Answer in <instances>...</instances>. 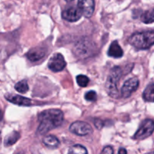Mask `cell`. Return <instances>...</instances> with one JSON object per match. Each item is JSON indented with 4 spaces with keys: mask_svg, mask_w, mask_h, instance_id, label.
Wrapping results in <instances>:
<instances>
[{
    "mask_svg": "<svg viewBox=\"0 0 154 154\" xmlns=\"http://www.w3.org/2000/svg\"><path fill=\"white\" fill-rule=\"evenodd\" d=\"M20 137V133L16 131H13V132H11V134H9L5 137L4 144H5V146H11V145L14 144L19 140Z\"/></svg>",
    "mask_w": 154,
    "mask_h": 154,
    "instance_id": "5bb4252c",
    "label": "cell"
},
{
    "mask_svg": "<svg viewBox=\"0 0 154 154\" xmlns=\"http://www.w3.org/2000/svg\"><path fill=\"white\" fill-rule=\"evenodd\" d=\"M85 99L88 101L94 102L97 100V94L94 91H89L85 94Z\"/></svg>",
    "mask_w": 154,
    "mask_h": 154,
    "instance_id": "44dd1931",
    "label": "cell"
},
{
    "mask_svg": "<svg viewBox=\"0 0 154 154\" xmlns=\"http://www.w3.org/2000/svg\"><path fill=\"white\" fill-rule=\"evenodd\" d=\"M130 45L137 49H147L154 45V31L136 32L128 38Z\"/></svg>",
    "mask_w": 154,
    "mask_h": 154,
    "instance_id": "7a4b0ae2",
    "label": "cell"
},
{
    "mask_svg": "<svg viewBox=\"0 0 154 154\" xmlns=\"http://www.w3.org/2000/svg\"><path fill=\"white\" fill-rule=\"evenodd\" d=\"M139 86V79L137 77H133L126 80L121 89V94L123 97H129Z\"/></svg>",
    "mask_w": 154,
    "mask_h": 154,
    "instance_id": "ba28073f",
    "label": "cell"
},
{
    "mask_svg": "<svg viewBox=\"0 0 154 154\" xmlns=\"http://www.w3.org/2000/svg\"><path fill=\"white\" fill-rule=\"evenodd\" d=\"M153 131L154 121L149 119H145L134 134V138L136 140H143L149 137Z\"/></svg>",
    "mask_w": 154,
    "mask_h": 154,
    "instance_id": "5b68a950",
    "label": "cell"
},
{
    "mask_svg": "<svg viewBox=\"0 0 154 154\" xmlns=\"http://www.w3.org/2000/svg\"><path fill=\"white\" fill-rule=\"evenodd\" d=\"M100 154H113V149L112 146H106L103 148Z\"/></svg>",
    "mask_w": 154,
    "mask_h": 154,
    "instance_id": "7402d4cb",
    "label": "cell"
},
{
    "mask_svg": "<svg viewBox=\"0 0 154 154\" xmlns=\"http://www.w3.org/2000/svg\"><path fill=\"white\" fill-rule=\"evenodd\" d=\"M122 73V71L119 66H114L109 72L106 81L105 88L106 92L113 98H118L119 96V91L117 88V82L120 79Z\"/></svg>",
    "mask_w": 154,
    "mask_h": 154,
    "instance_id": "3957f363",
    "label": "cell"
},
{
    "mask_svg": "<svg viewBox=\"0 0 154 154\" xmlns=\"http://www.w3.org/2000/svg\"><path fill=\"white\" fill-rule=\"evenodd\" d=\"M96 45L89 38H84L76 42L73 48L74 54L80 59H86L95 54Z\"/></svg>",
    "mask_w": 154,
    "mask_h": 154,
    "instance_id": "277c9868",
    "label": "cell"
},
{
    "mask_svg": "<svg viewBox=\"0 0 154 154\" xmlns=\"http://www.w3.org/2000/svg\"><path fill=\"white\" fill-rule=\"evenodd\" d=\"M107 54L109 57H114V58H120L123 56V50L122 49L117 41H114L111 43Z\"/></svg>",
    "mask_w": 154,
    "mask_h": 154,
    "instance_id": "4fadbf2b",
    "label": "cell"
},
{
    "mask_svg": "<svg viewBox=\"0 0 154 154\" xmlns=\"http://www.w3.org/2000/svg\"><path fill=\"white\" fill-rule=\"evenodd\" d=\"M5 99L14 104L18 105V106H29L32 105V100L27 97H23L20 95H16L13 94H6L5 95Z\"/></svg>",
    "mask_w": 154,
    "mask_h": 154,
    "instance_id": "8fae6325",
    "label": "cell"
},
{
    "mask_svg": "<svg viewBox=\"0 0 154 154\" xmlns=\"http://www.w3.org/2000/svg\"><path fill=\"white\" fill-rule=\"evenodd\" d=\"M76 82L79 86L86 87L89 82V79L85 75H79L76 76Z\"/></svg>",
    "mask_w": 154,
    "mask_h": 154,
    "instance_id": "ffe728a7",
    "label": "cell"
},
{
    "mask_svg": "<svg viewBox=\"0 0 154 154\" xmlns=\"http://www.w3.org/2000/svg\"><path fill=\"white\" fill-rule=\"evenodd\" d=\"M14 88L18 92L24 94V93L27 92L29 91V85H28L26 80L23 79V80H21L17 82V83H16V85H14Z\"/></svg>",
    "mask_w": 154,
    "mask_h": 154,
    "instance_id": "d6986e66",
    "label": "cell"
},
{
    "mask_svg": "<svg viewBox=\"0 0 154 154\" xmlns=\"http://www.w3.org/2000/svg\"><path fill=\"white\" fill-rule=\"evenodd\" d=\"M45 51H46L45 48H42V47H35V48H31L26 53V57L30 61H38L45 55Z\"/></svg>",
    "mask_w": 154,
    "mask_h": 154,
    "instance_id": "7c38bea8",
    "label": "cell"
},
{
    "mask_svg": "<svg viewBox=\"0 0 154 154\" xmlns=\"http://www.w3.org/2000/svg\"><path fill=\"white\" fill-rule=\"evenodd\" d=\"M69 154H88V151L82 145L75 144L69 148Z\"/></svg>",
    "mask_w": 154,
    "mask_h": 154,
    "instance_id": "ac0fdd59",
    "label": "cell"
},
{
    "mask_svg": "<svg viewBox=\"0 0 154 154\" xmlns=\"http://www.w3.org/2000/svg\"><path fill=\"white\" fill-rule=\"evenodd\" d=\"M94 125H95V126L97 127L98 129H100V128H103V121H102V120L97 119H95V120H94Z\"/></svg>",
    "mask_w": 154,
    "mask_h": 154,
    "instance_id": "603a6c76",
    "label": "cell"
},
{
    "mask_svg": "<svg viewBox=\"0 0 154 154\" xmlns=\"http://www.w3.org/2000/svg\"><path fill=\"white\" fill-rule=\"evenodd\" d=\"M143 97L146 101L154 102V83L150 84L145 88Z\"/></svg>",
    "mask_w": 154,
    "mask_h": 154,
    "instance_id": "2e32d148",
    "label": "cell"
},
{
    "mask_svg": "<svg viewBox=\"0 0 154 154\" xmlns=\"http://www.w3.org/2000/svg\"><path fill=\"white\" fill-rule=\"evenodd\" d=\"M38 120L39 122L38 133L45 134L61 125L63 121V113L59 109H45L38 114Z\"/></svg>",
    "mask_w": 154,
    "mask_h": 154,
    "instance_id": "6da1fadb",
    "label": "cell"
},
{
    "mask_svg": "<svg viewBox=\"0 0 154 154\" xmlns=\"http://www.w3.org/2000/svg\"><path fill=\"white\" fill-rule=\"evenodd\" d=\"M43 143L49 148H56L59 145V140L54 135H47L43 138Z\"/></svg>",
    "mask_w": 154,
    "mask_h": 154,
    "instance_id": "9a60e30c",
    "label": "cell"
},
{
    "mask_svg": "<svg viewBox=\"0 0 154 154\" xmlns=\"http://www.w3.org/2000/svg\"><path fill=\"white\" fill-rule=\"evenodd\" d=\"M119 154H127L126 149H124V148H121L119 149Z\"/></svg>",
    "mask_w": 154,
    "mask_h": 154,
    "instance_id": "cb8c5ba5",
    "label": "cell"
},
{
    "mask_svg": "<svg viewBox=\"0 0 154 154\" xmlns=\"http://www.w3.org/2000/svg\"><path fill=\"white\" fill-rule=\"evenodd\" d=\"M2 118H3V112L2 110H0V121L2 120Z\"/></svg>",
    "mask_w": 154,
    "mask_h": 154,
    "instance_id": "d4e9b609",
    "label": "cell"
},
{
    "mask_svg": "<svg viewBox=\"0 0 154 154\" xmlns=\"http://www.w3.org/2000/svg\"><path fill=\"white\" fill-rule=\"evenodd\" d=\"M66 64L63 56L60 53H55L48 60V66L53 72H60L64 69Z\"/></svg>",
    "mask_w": 154,
    "mask_h": 154,
    "instance_id": "52a82bcc",
    "label": "cell"
},
{
    "mask_svg": "<svg viewBox=\"0 0 154 154\" xmlns=\"http://www.w3.org/2000/svg\"><path fill=\"white\" fill-rule=\"evenodd\" d=\"M82 16L79 8L69 7L62 12V18L69 22H75L79 20Z\"/></svg>",
    "mask_w": 154,
    "mask_h": 154,
    "instance_id": "30bf717a",
    "label": "cell"
},
{
    "mask_svg": "<svg viewBox=\"0 0 154 154\" xmlns=\"http://www.w3.org/2000/svg\"><path fill=\"white\" fill-rule=\"evenodd\" d=\"M78 8L85 17H91L94 11V0H79Z\"/></svg>",
    "mask_w": 154,
    "mask_h": 154,
    "instance_id": "9c48e42d",
    "label": "cell"
},
{
    "mask_svg": "<svg viewBox=\"0 0 154 154\" xmlns=\"http://www.w3.org/2000/svg\"><path fill=\"white\" fill-rule=\"evenodd\" d=\"M149 154H154V151H152V152H149Z\"/></svg>",
    "mask_w": 154,
    "mask_h": 154,
    "instance_id": "484cf974",
    "label": "cell"
},
{
    "mask_svg": "<svg viewBox=\"0 0 154 154\" xmlns=\"http://www.w3.org/2000/svg\"><path fill=\"white\" fill-rule=\"evenodd\" d=\"M140 20L144 23H152L154 22V9L149 10L143 13L140 17Z\"/></svg>",
    "mask_w": 154,
    "mask_h": 154,
    "instance_id": "e0dca14e",
    "label": "cell"
},
{
    "mask_svg": "<svg viewBox=\"0 0 154 154\" xmlns=\"http://www.w3.org/2000/svg\"><path fill=\"white\" fill-rule=\"evenodd\" d=\"M69 131L79 136H85L92 132V128L86 122L75 121L69 126Z\"/></svg>",
    "mask_w": 154,
    "mask_h": 154,
    "instance_id": "8992f818",
    "label": "cell"
},
{
    "mask_svg": "<svg viewBox=\"0 0 154 154\" xmlns=\"http://www.w3.org/2000/svg\"><path fill=\"white\" fill-rule=\"evenodd\" d=\"M66 1H67V2H71V1H72V0H66Z\"/></svg>",
    "mask_w": 154,
    "mask_h": 154,
    "instance_id": "4316f807",
    "label": "cell"
}]
</instances>
